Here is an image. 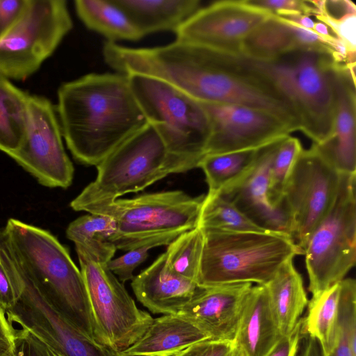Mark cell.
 <instances>
[{
	"instance_id": "6da1fadb",
	"label": "cell",
	"mask_w": 356,
	"mask_h": 356,
	"mask_svg": "<svg viewBox=\"0 0 356 356\" xmlns=\"http://www.w3.org/2000/svg\"><path fill=\"white\" fill-rule=\"evenodd\" d=\"M136 67L139 73L162 80L197 102L258 108L280 118L293 131L298 130L289 103L245 67L238 55L224 54L176 40L164 46L143 49Z\"/></svg>"
},
{
	"instance_id": "7a4b0ae2",
	"label": "cell",
	"mask_w": 356,
	"mask_h": 356,
	"mask_svg": "<svg viewBox=\"0 0 356 356\" xmlns=\"http://www.w3.org/2000/svg\"><path fill=\"white\" fill-rule=\"evenodd\" d=\"M57 97L63 138L84 165L97 166L148 123L124 74L84 75L61 84Z\"/></svg>"
},
{
	"instance_id": "3957f363",
	"label": "cell",
	"mask_w": 356,
	"mask_h": 356,
	"mask_svg": "<svg viewBox=\"0 0 356 356\" xmlns=\"http://www.w3.org/2000/svg\"><path fill=\"white\" fill-rule=\"evenodd\" d=\"M241 62L270 84L289 103L298 130L320 144L332 135L335 115V73L345 57L314 49H299L269 60L239 55Z\"/></svg>"
},
{
	"instance_id": "277c9868",
	"label": "cell",
	"mask_w": 356,
	"mask_h": 356,
	"mask_svg": "<svg viewBox=\"0 0 356 356\" xmlns=\"http://www.w3.org/2000/svg\"><path fill=\"white\" fill-rule=\"evenodd\" d=\"M4 229L21 267L42 296L99 341L83 275L67 249L47 230L15 218Z\"/></svg>"
},
{
	"instance_id": "5b68a950",
	"label": "cell",
	"mask_w": 356,
	"mask_h": 356,
	"mask_svg": "<svg viewBox=\"0 0 356 356\" xmlns=\"http://www.w3.org/2000/svg\"><path fill=\"white\" fill-rule=\"evenodd\" d=\"M202 230L204 245L197 282L201 286L265 285L286 261L304 254L289 236L282 233Z\"/></svg>"
},
{
	"instance_id": "8992f818",
	"label": "cell",
	"mask_w": 356,
	"mask_h": 356,
	"mask_svg": "<svg viewBox=\"0 0 356 356\" xmlns=\"http://www.w3.org/2000/svg\"><path fill=\"white\" fill-rule=\"evenodd\" d=\"M127 75L147 122L165 145L174 173L198 168L210 134L209 118L200 102L159 79Z\"/></svg>"
},
{
	"instance_id": "52a82bcc",
	"label": "cell",
	"mask_w": 356,
	"mask_h": 356,
	"mask_svg": "<svg viewBox=\"0 0 356 356\" xmlns=\"http://www.w3.org/2000/svg\"><path fill=\"white\" fill-rule=\"evenodd\" d=\"M95 179L70 203L76 211L101 214L118 197L143 191L174 173L165 145L147 123L97 166Z\"/></svg>"
},
{
	"instance_id": "ba28073f",
	"label": "cell",
	"mask_w": 356,
	"mask_h": 356,
	"mask_svg": "<svg viewBox=\"0 0 356 356\" xmlns=\"http://www.w3.org/2000/svg\"><path fill=\"white\" fill-rule=\"evenodd\" d=\"M204 196L179 190L147 193L118 199L101 214L115 222L110 241L117 250L128 251L154 238L178 236L196 227Z\"/></svg>"
},
{
	"instance_id": "9c48e42d",
	"label": "cell",
	"mask_w": 356,
	"mask_h": 356,
	"mask_svg": "<svg viewBox=\"0 0 356 356\" xmlns=\"http://www.w3.org/2000/svg\"><path fill=\"white\" fill-rule=\"evenodd\" d=\"M355 175L342 174L337 197L304 249L312 296L340 282L356 260Z\"/></svg>"
},
{
	"instance_id": "30bf717a",
	"label": "cell",
	"mask_w": 356,
	"mask_h": 356,
	"mask_svg": "<svg viewBox=\"0 0 356 356\" xmlns=\"http://www.w3.org/2000/svg\"><path fill=\"white\" fill-rule=\"evenodd\" d=\"M73 27L65 0H30L17 23L0 39V74L24 81L41 67Z\"/></svg>"
},
{
	"instance_id": "8fae6325",
	"label": "cell",
	"mask_w": 356,
	"mask_h": 356,
	"mask_svg": "<svg viewBox=\"0 0 356 356\" xmlns=\"http://www.w3.org/2000/svg\"><path fill=\"white\" fill-rule=\"evenodd\" d=\"M99 342L124 350L137 341L152 322L138 309L107 264L76 252Z\"/></svg>"
},
{
	"instance_id": "7c38bea8",
	"label": "cell",
	"mask_w": 356,
	"mask_h": 356,
	"mask_svg": "<svg viewBox=\"0 0 356 356\" xmlns=\"http://www.w3.org/2000/svg\"><path fill=\"white\" fill-rule=\"evenodd\" d=\"M341 176L314 145L298 156L284 187L282 205L290 220V237L302 250L331 208Z\"/></svg>"
},
{
	"instance_id": "4fadbf2b",
	"label": "cell",
	"mask_w": 356,
	"mask_h": 356,
	"mask_svg": "<svg viewBox=\"0 0 356 356\" xmlns=\"http://www.w3.org/2000/svg\"><path fill=\"white\" fill-rule=\"evenodd\" d=\"M56 106L47 97L30 95L26 132L10 156L43 186L69 187L74 167L63 143Z\"/></svg>"
},
{
	"instance_id": "5bb4252c",
	"label": "cell",
	"mask_w": 356,
	"mask_h": 356,
	"mask_svg": "<svg viewBox=\"0 0 356 356\" xmlns=\"http://www.w3.org/2000/svg\"><path fill=\"white\" fill-rule=\"evenodd\" d=\"M200 104L210 124L205 155L261 149L294 131L280 118L258 108L225 103Z\"/></svg>"
},
{
	"instance_id": "9a60e30c",
	"label": "cell",
	"mask_w": 356,
	"mask_h": 356,
	"mask_svg": "<svg viewBox=\"0 0 356 356\" xmlns=\"http://www.w3.org/2000/svg\"><path fill=\"white\" fill-rule=\"evenodd\" d=\"M270 15L243 0L215 1L185 22L175 33L176 40L224 54L241 55L245 38Z\"/></svg>"
},
{
	"instance_id": "2e32d148",
	"label": "cell",
	"mask_w": 356,
	"mask_h": 356,
	"mask_svg": "<svg viewBox=\"0 0 356 356\" xmlns=\"http://www.w3.org/2000/svg\"><path fill=\"white\" fill-rule=\"evenodd\" d=\"M251 283L201 286L177 314L204 330L211 339L234 342Z\"/></svg>"
},
{
	"instance_id": "e0dca14e",
	"label": "cell",
	"mask_w": 356,
	"mask_h": 356,
	"mask_svg": "<svg viewBox=\"0 0 356 356\" xmlns=\"http://www.w3.org/2000/svg\"><path fill=\"white\" fill-rule=\"evenodd\" d=\"M280 140L261 148L250 172L238 184L218 193L232 202L260 228L290 236V220L287 212L273 207L268 196L270 165Z\"/></svg>"
},
{
	"instance_id": "ac0fdd59",
	"label": "cell",
	"mask_w": 356,
	"mask_h": 356,
	"mask_svg": "<svg viewBox=\"0 0 356 356\" xmlns=\"http://www.w3.org/2000/svg\"><path fill=\"white\" fill-rule=\"evenodd\" d=\"M335 115L331 136L313 145L339 173L356 174L355 73L339 63L335 73Z\"/></svg>"
},
{
	"instance_id": "d6986e66",
	"label": "cell",
	"mask_w": 356,
	"mask_h": 356,
	"mask_svg": "<svg viewBox=\"0 0 356 356\" xmlns=\"http://www.w3.org/2000/svg\"><path fill=\"white\" fill-rule=\"evenodd\" d=\"M321 49L346 58L343 41L322 37L280 17L270 15L243 40L241 55L254 60H269L299 49Z\"/></svg>"
},
{
	"instance_id": "ffe728a7",
	"label": "cell",
	"mask_w": 356,
	"mask_h": 356,
	"mask_svg": "<svg viewBox=\"0 0 356 356\" xmlns=\"http://www.w3.org/2000/svg\"><path fill=\"white\" fill-rule=\"evenodd\" d=\"M131 287L138 301L154 314H177L200 289L195 282L170 272L165 252L134 277Z\"/></svg>"
},
{
	"instance_id": "44dd1931",
	"label": "cell",
	"mask_w": 356,
	"mask_h": 356,
	"mask_svg": "<svg viewBox=\"0 0 356 356\" xmlns=\"http://www.w3.org/2000/svg\"><path fill=\"white\" fill-rule=\"evenodd\" d=\"M264 285L252 286L234 338L244 356H266L282 338Z\"/></svg>"
},
{
	"instance_id": "7402d4cb",
	"label": "cell",
	"mask_w": 356,
	"mask_h": 356,
	"mask_svg": "<svg viewBox=\"0 0 356 356\" xmlns=\"http://www.w3.org/2000/svg\"><path fill=\"white\" fill-rule=\"evenodd\" d=\"M192 321L179 314L153 318L142 337L124 352L130 356H175L191 346L209 339Z\"/></svg>"
},
{
	"instance_id": "603a6c76",
	"label": "cell",
	"mask_w": 356,
	"mask_h": 356,
	"mask_svg": "<svg viewBox=\"0 0 356 356\" xmlns=\"http://www.w3.org/2000/svg\"><path fill=\"white\" fill-rule=\"evenodd\" d=\"M143 37L177 29L201 8L200 0H114Z\"/></svg>"
},
{
	"instance_id": "cb8c5ba5",
	"label": "cell",
	"mask_w": 356,
	"mask_h": 356,
	"mask_svg": "<svg viewBox=\"0 0 356 356\" xmlns=\"http://www.w3.org/2000/svg\"><path fill=\"white\" fill-rule=\"evenodd\" d=\"M293 259L286 261L264 285L282 337L293 331L309 301L302 278Z\"/></svg>"
},
{
	"instance_id": "d4e9b609",
	"label": "cell",
	"mask_w": 356,
	"mask_h": 356,
	"mask_svg": "<svg viewBox=\"0 0 356 356\" xmlns=\"http://www.w3.org/2000/svg\"><path fill=\"white\" fill-rule=\"evenodd\" d=\"M74 8L82 23L104 36L106 42L137 41L143 38L114 0H76Z\"/></svg>"
},
{
	"instance_id": "484cf974",
	"label": "cell",
	"mask_w": 356,
	"mask_h": 356,
	"mask_svg": "<svg viewBox=\"0 0 356 356\" xmlns=\"http://www.w3.org/2000/svg\"><path fill=\"white\" fill-rule=\"evenodd\" d=\"M341 283H337L308 301L302 318L303 331L316 339L325 356H332L339 336Z\"/></svg>"
},
{
	"instance_id": "4316f807",
	"label": "cell",
	"mask_w": 356,
	"mask_h": 356,
	"mask_svg": "<svg viewBox=\"0 0 356 356\" xmlns=\"http://www.w3.org/2000/svg\"><path fill=\"white\" fill-rule=\"evenodd\" d=\"M116 229L109 216L88 213L73 220L66 230L67 238L75 244L76 252L97 261L107 264L113 259L116 248L110 241Z\"/></svg>"
},
{
	"instance_id": "83f0119b",
	"label": "cell",
	"mask_w": 356,
	"mask_h": 356,
	"mask_svg": "<svg viewBox=\"0 0 356 356\" xmlns=\"http://www.w3.org/2000/svg\"><path fill=\"white\" fill-rule=\"evenodd\" d=\"M30 94L0 74V150L15 152L24 138Z\"/></svg>"
},
{
	"instance_id": "f1b7e54d",
	"label": "cell",
	"mask_w": 356,
	"mask_h": 356,
	"mask_svg": "<svg viewBox=\"0 0 356 356\" xmlns=\"http://www.w3.org/2000/svg\"><path fill=\"white\" fill-rule=\"evenodd\" d=\"M260 149L205 155L198 168L203 170L208 193L223 192L241 181L254 165Z\"/></svg>"
},
{
	"instance_id": "f546056e",
	"label": "cell",
	"mask_w": 356,
	"mask_h": 356,
	"mask_svg": "<svg viewBox=\"0 0 356 356\" xmlns=\"http://www.w3.org/2000/svg\"><path fill=\"white\" fill-rule=\"evenodd\" d=\"M197 226L225 232H267L253 223L236 207L218 193H207Z\"/></svg>"
},
{
	"instance_id": "4dcf8cb0",
	"label": "cell",
	"mask_w": 356,
	"mask_h": 356,
	"mask_svg": "<svg viewBox=\"0 0 356 356\" xmlns=\"http://www.w3.org/2000/svg\"><path fill=\"white\" fill-rule=\"evenodd\" d=\"M204 245V232L197 226L177 236L165 252V266L174 274L197 283Z\"/></svg>"
},
{
	"instance_id": "1f68e13d",
	"label": "cell",
	"mask_w": 356,
	"mask_h": 356,
	"mask_svg": "<svg viewBox=\"0 0 356 356\" xmlns=\"http://www.w3.org/2000/svg\"><path fill=\"white\" fill-rule=\"evenodd\" d=\"M302 149L300 140L290 135L279 142L268 172V196L270 204L275 207L286 211L282 205L284 187L293 164Z\"/></svg>"
},
{
	"instance_id": "d6a6232c",
	"label": "cell",
	"mask_w": 356,
	"mask_h": 356,
	"mask_svg": "<svg viewBox=\"0 0 356 356\" xmlns=\"http://www.w3.org/2000/svg\"><path fill=\"white\" fill-rule=\"evenodd\" d=\"M177 237L171 235L154 238L139 247L127 251L120 257L111 259L107 266L114 275H118L122 283L132 280L135 268L147 259L149 250L158 246L168 245Z\"/></svg>"
},
{
	"instance_id": "836d02e7",
	"label": "cell",
	"mask_w": 356,
	"mask_h": 356,
	"mask_svg": "<svg viewBox=\"0 0 356 356\" xmlns=\"http://www.w3.org/2000/svg\"><path fill=\"white\" fill-rule=\"evenodd\" d=\"M244 3L277 17L299 13L307 15H318L313 1L305 0H243Z\"/></svg>"
},
{
	"instance_id": "e575fe53",
	"label": "cell",
	"mask_w": 356,
	"mask_h": 356,
	"mask_svg": "<svg viewBox=\"0 0 356 356\" xmlns=\"http://www.w3.org/2000/svg\"><path fill=\"white\" fill-rule=\"evenodd\" d=\"M318 10V15L330 26L337 25L346 19L356 16V6L349 0H314Z\"/></svg>"
},
{
	"instance_id": "d590c367",
	"label": "cell",
	"mask_w": 356,
	"mask_h": 356,
	"mask_svg": "<svg viewBox=\"0 0 356 356\" xmlns=\"http://www.w3.org/2000/svg\"><path fill=\"white\" fill-rule=\"evenodd\" d=\"M8 356H52L51 350L31 332L15 330V347Z\"/></svg>"
},
{
	"instance_id": "8d00e7d4",
	"label": "cell",
	"mask_w": 356,
	"mask_h": 356,
	"mask_svg": "<svg viewBox=\"0 0 356 356\" xmlns=\"http://www.w3.org/2000/svg\"><path fill=\"white\" fill-rule=\"evenodd\" d=\"M30 0H0V39L17 23Z\"/></svg>"
},
{
	"instance_id": "74e56055",
	"label": "cell",
	"mask_w": 356,
	"mask_h": 356,
	"mask_svg": "<svg viewBox=\"0 0 356 356\" xmlns=\"http://www.w3.org/2000/svg\"><path fill=\"white\" fill-rule=\"evenodd\" d=\"M234 346L232 341L209 339L191 346L175 356H227Z\"/></svg>"
},
{
	"instance_id": "f35d334b",
	"label": "cell",
	"mask_w": 356,
	"mask_h": 356,
	"mask_svg": "<svg viewBox=\"0 0 356 356\" xmlns=\"http://www.w3.org/2000/svg\"><path fill=\"white\" fill-rule=\"evenodd\" d=\"M302 333V318L298 321L293 331L282 337L266 356H296Z\"/></svg>"
},
{
	"instance_id": "ab89813d",
	"label": "cell",
	"mask_w": 356,
	"mask_h": 356,
	"mask_svg": "<svg viewBox=\"0 0 356 356\" xmlns=\"http://www.w3.org/2000/svg\"><path fill=\"white\" fill-rule=\"evenodd\" d=\"M15 329L6 317L5 310L0 307V356H8L15 347Z\"/></svg>"
},
{
	"instance_id": "60d3db41",
	"label": "cell",
	"mask_w": 356,
	"mask_h": 356,
	"mask_svg": "<svg viewBox=\"0 0 356 356\" xmlns=\"http://www.w3.org/2000/svg\"><path fill=\"white\" fill-rule=\"evenodd\" d=\"M18 296L0 261V307L5 311L14 306Z\"/></svg>"
},
{
	"instance_id": "b9f144b4",
	"label": "cell",
	"mask_w": 356,
	"mask_h": 356,
	"mask_svg": "<svg viewBox=\"0 0 356 356\" xmlns=\"http://www.w3.org/2000/svg\"><path fill=\"white\" fill-rule=\"evenodd\" d=\"M296 356H325L316 339L302 331Z\"/></svg>"
},
{
	"instance_id": "7bdbcfd3",
	"label": "cell",
	"mask_w": 356,
	"mask_h": 356,
	"mask_svg": "<svg viewBox=\"0 0 356 356\" xmlns=\"http://www.w3.org/2000/svg\"><path fill=\"white\" fill-rule=\"evenodd\" d=\"M227 356H244V355L238 348H237L236 346H234V348L232 349V350Z\"/></svg>"
},
{
	"instance_id": "ee69618b",
	"label": "cell",
	"mask_w": 356,
	"mask_h": 356,
	"mask_svg": "<svg viewBox=\"0 0 356 356\" xmlns=\"http://www.w3.org/2000/svg\"><path fill=\"white\" fill-rule=\"evenodd\" d=\"M52 356H58V355H57L56 354H55L54 353L52 352Z\"/></svg>"
}]
</instances>
